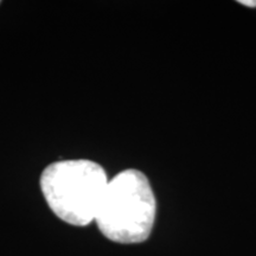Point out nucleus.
Returning a JSON list of instances; mask_svg holds the SVG:
<instances>
[{
    "instance_id": "1",
    "label": "nucleus",
    "mask_w": 256,
    "mask_h": 256,
    "mask_svg": "<svg viewBox=\"0 0 256 256\" xmlns=\"http://www.w3.org/2000/svg\"><path fill=\"white\" fill-rule=\"evenodd\" d=\"M156 211L148 179L142 172L130 168L108 182L94 220L110 241L140 243L152 232Z\"/></svg>"
},
{
    "instance_id": "2",
    "label": "nucleus",
    "mask_w": 256,
    "mask_h": 256,
    "mask_svg": "<svg viewBox=\"0 0 256 256\" xmlns=\"http://www.w3.org/2000/svg\"><path fill=\"white\" fill-rule=\"evenodd\" d=\"M101 165L92 160H63L44 170L40 188L55 215L72 226H84L95 220L108 185Z\"/></svg>"
},
{
    "instance_id": "3",
    "label": "nucleus",
    "mask_w": 256,
    "mask_h": 256,
    "mask_svg": "<svg viewBox=\"0 0 256 256\" xmlns=\"http://www.w3.org/2000/svg\"><path fill=\"white\" fill-rule=\"evenodd\" d=\"M238 2L248 8H256V0H240Z\"/></svg>"
}]
</instances>
